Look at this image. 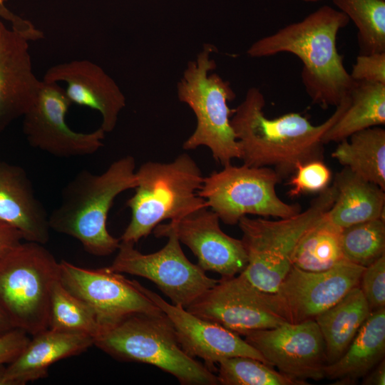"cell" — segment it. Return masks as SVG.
Instances as JSON below:
<instances>
[{"label": "cell", "mask_w": 385, "mask_h": 385, "mask_svg": "<svg viewBox=\"0 0 385 385\" xmlns=\"http://www.w3.org/2000/svg\"><path fill=\"white\" fill-rule=\"evenodd\" d=\"M349 103L348 95L319 125H313L299 113L269 118L264 112L263 93L256 87L250 88L230 118L240 146V160L248 166L271 168L281 179L293 174L299 165L322 160L323 136Z\"/></svg>", "instance_id": "obj_1"}, {"label": "cell", "mask_w": 385, "mask_h": 385, "mask_svg": "<svg viewBox=\"0 0 385 385\" xmlns=\"http://www.w3.org/2000/svg\"><path fill=\"white\" fill-rule=\"evenodd\" d=\"M349 22L344 13L324 5L302 20L258 39L247 54L252 58L280 53L296 56L303 64L302 81L312 102L324 109L337 107L355 83L337 47V34Z\"/></svg>", "instance_id": "obj_2"}, {"label": "cell", "mask_w": 385, "mask_h": 385, "mask_svg": "<svg viewBox=\"0 0 385 385\" xmlns=\"http://www.w3.org/2000/svg\"><path fill=\"white\" fill-rule=\"evenodd\" d=\"M138 184L135 160L123 157L101 174L81 170L63 189L60 204L48 215L51 230L78 240L88 253L108 256L118 250L120 240L107 229L115 198Z\"/></svg>", "instance_id": "obj_3"}, {"label": "cell", "mask_w": 385, "mask_h": 385, "mask_svg": "<svg viewBox=\"0 0 385 385\" xmlns=\"http://www.w3.org/2000/svg\"><path fill=\"white\" fill-rule=\"evenodd\" d=\"M135 173V193L126 202L131 219L120 238L122 242L135 244L165 220L177 221L208 207L198 195L204 177L187 153L170 163L146 162Z\"/></svg>", "instance_id": "obj_4"}, {"label": "cell", "mask_w": 385, "mask_h": 385, "mask_svg": "<svg viewBox=\"0 0 385 385\" xmlns=\"http://www.w3.org/2000/svg\"><path fill=\"white\" fill-rule=\"evenodd\" d=\"M93 345L117 360L156 366L183 385L219 384L217 374L183 351L163 312L128 316L101 330Z\"/></svg>", "instance_id": "obj_5"}, {"label": "cell", "mask_w": 385, "mask_h": 385, "mask_svg": "<svg viewBox=\"0 0 385 385\" xmlns=\"http://www.w3.org/2000/svg\"><path fill=\"white\" fill-rule=\"evenodd\" d=\"M217 51L205 43L195 59L188 61L177 84L179 101L187 104L196 117L194 132L184 142L185 150L207 147L213 158L223 166L240 159L241 150L230 123L234 113L228 103L235 98L230 83L213 72Z\"/></svg>", "instance_id": "obj_6"}, {"label": "cell", "mask_w": 385, "mask_h": 385, "mask_svg": "<svg viewBox=\"0 0 385 385\" xmlns=\"http://www.w3.org/2000/svg\"><path fill=\"white\" fill-rule=\"evenodd\" d=\"M335 200L332 185L319 192L303 211L279 220L250 218L238 221L247 265L241 272L257 288L274 293L292 267V256L303 234L330 209Z\"/></svg>", "instance_id": "obj_7"}, {"label": "cell", "mask_w": 385, "mask_h": 385, "mask_svg": "<svg viewBox=\"0 0 385 385\" xmlns=\"http://www.w3.org/2000/svg\"><path fill=\"white\" fill-rule=\"evenodd\" d=\"M59 262L43 244L21 242L0 261V306L30 336L49 327L51 292Z\"/></svg>", "instance_id": "obj_8"}, {"label": "cell", "mask_w": 385, "mask_h": 385, "mask_svg": "<svg viewBox=\"0 0 385 385\" xmlns=\"http://www.w3.org/2000/svg\"><path fill=\"white\" fill-rule=\"evenodd\" d=\"M204 177L198 195L224 223L235 225L249 214L286 218L302 211L277 195L281 178L271 168L228 164Z\"/></svg>", "instance_id": "obj_9"}, {"label": "cell", "mask_w": 385, "mask_h": 385, "mask_svg": "<svg viewBox=\"0 0 385 385\" xmlns=\"http://www.w3.org/2000/svg\"><path fill=\"white\" fill-rule=\"evenodd\" d=\"M153 232L157 237H168L162 249L143 254L133 243L120 241L118 254L109 267L153 282L172 304L186 308L218 280L209 277L197 264L186 257L170 222L157 225Z\"/></svg>", "instance_id": "obj_10"}, {"label": "cell", "mask_w": 385, "mask_h": 385, "mask_svg": "<svg viewBox=\"0 0 385 385\" xmlns=\"http://www.w3.org/2000/svg\"><path fill=\"white\" fill-rule=\"evenodd\" d=\"M59 279L67 290L91 307L99 332L132 314L163 312L142 291L138 281L130 280L109 267L89 269L62 260Z\"/></svg>", "instance_id": "obj_11"}, {"label": "cell", "mask_w": 385, "mask_h": 385, "mask_svg": "<svg viewBox=\"0 0 385 385\" xmlns=\"http://www.w3.org/2000/svg\"><path fill=\"white\" fill-rule=\"evenodd\" d=\"M185 309L240 336L287 322L272 293L257 288L242 273L221 277Z\"/></svg>", "instance_id": "obj_12"}, {"label": "cell", "mask_w": 385, "mask_h": 385, "mask_svg": "<svg viewBox=\"0 0 385 385\" xmlns=\"http://www.w3.org/2000/svg\"><path fill=\"white\" fill-rule=\"evenodd\" d=\"M71 104L57 83L41 81L35 101L23 115V131L31 147L69 158L95 153L103 145L106 132L101 127L90 133L68 127L66 115Z\"/></svg>", "instance_id": "obj_13"}, {"label": "cell", "mask_w": 385, "mask_h": 385, "mask_svg": "<svg viewBox=\"0 0 385 385\" xmlns=\"http://www.w3.org/2000/svg\"><path fill=\"white\" fill-rule=\"evenodd\" d=\"M364 268L346 260L319 272L292 266L272 294L287 322L314 319L359 286Z\"/></svg>", "instance_id": "obj_14"}, {"label": "cell", "mask_w": 385, "mask_h": 385, "mask_svg": "<svg viewBox=\"0 0 385 385\" xmlns=\"http://www.w3.org/2000/svg\"><path fill=\"white\" fill-rule=\"evenodd\" d=\"M243 337L260 353L267 364L302 385L308 384V379L324 378V343L314 319L285 322L248 332Z\"/></svg>", "instance_id": "obj_15"}, {"label": "cell", "mask_w": 385, "mask_h": 385, "mask_svg": "<svg viewBox=\"0 0 385 385\" xmlns=\"http://www.w3.org/2000/svg\"><path fill=\"white\" fill-rule=\"evenodd\" d=\"M140 288L169 318L183 351L191 357L204 360L212 372L217 371L219 361L232 356L252 357L267 364L260 353L238 334L202 319L182 306L167 302L142 284Z\"/></svg>", "instance_id": "obj_16"}, {"label": "cell", "mask_w": 385, "mask_h": 385, "mask_svg": "<svg viewBox=\"0 0 385 385\" xmlns=\"http://www.w3.org/2000/svg\"><path fill=\"white\" fill-rule=\"evenodd\" d=\"M214 211L204 207L170 223L179 241L190 248L203 270L231 277L245 270L247 256L242 240L225 233Z\"/></svg>", "instance_id": "obj_17"}, {"label": "cell", "mask_w": 385, "mask_h": 385, "mask_svg": "<svg viewBox=\"0 0 385 385\" xmlns=\"http://www.w3.org/2000/svg\"><path fill=\"white\" fill-rule=\"evenodd\" d=\"M43 81L63 82L71 103L98 111L101 128L109 133L114 130L125 97L115 81L98 65L88 60H73L49 68Z\"/></svg>", "instance_id": "obj_18"}, {"label": "cell", "mask_w": 385, "mask_h": 385, "mask_svg": "<svg viewBox=\"0 0 385 385\" xmlns=\"http://www.w3.org/2000/svg\"><path fill=\"white\" fill-rule=\"evenodd\" d=\"M29 41L0 20V133L29 111L40 89L41 81L33 72Z\"/></svg>", "instance_id": "obj_19"}, {"label": "cell", "mask_w": 385, "mask_h": 385, "mask_svg": "<svg viewBox=\"0 0 385 385\" xmlns=\"http://www.w3.org/2000/svg\"><path fill=\"white\" fill-rule=\"evenodd\" d=\"M0 220L16 228L28 242L46 244L50 237L48 215L36 197L26 172L0 161Z\"/></svg>", "instance_id": "obj_20"}, {"label": "cell", "mask_w": 385, "mask_h": 385, "mask_svg": "<svg viewBox=\"0 0 385 385\" xmlns=\"http://www.w3.org/2000/svg\"><path fill=\"white\" fill-rule=\"evenodd\" d=\"M93 345V339L83 334L48 329L34 335L19 355L6 366L8 385H24L46 377L52 364L80 354Z\"/></svg>", "instance_id": "obj_21"}, {"label": "cell", "mask_w": 385, "mask_h": 385, "mask_svg": "<svg viewBox=\"0 0 385 385\" xmlns=\"http://www.w3.org/2000/svg\"><path fill=\"white\" fill-rule=\"evenodd\" d=\"M385 354V308L372 312L339 359L326 364L324 378L352 384L363 378Z\"/></svg>", "instance_id": "obj_22"}, {"label": "cell", "mask_w": 385, "mask_h": 385, "mask_svg": "<svg viewBox=\"0 0 385 385\" xmlns=\"http://www.w3.org/2000/svg\"><path fill=\"white\" fill-rule=\"evenodd\" d=\"M335 200L327 215L342 228L384 217L385 192L379 185L356 175L346 167L333 182Z\"/></svg>", "instance_id": "obj_23"}, {"label": "cell", "mask_w": 385, "mask_h": 385, "mask_svg": "<svg viewBox=\"0 0 385 385\" xmlns=\"http://www.w3.org/2000/svg\"><path fill=\"white\" fill-rule=\"evenodd\" d=\"M371 313L356 286L314 318L324 340L327 364L340 358Z\"/></svg>", "instance_id": "obj_24"}, {"label": "cell", "mask_w": 385, "mask_h": 385, "mask_svg": "<svg viewBox=\"0 0 385 385\" xmlns=\"http://www.w3.org/2000/svg\"><path fill=\"white\" fill-rule=\"evenodd\" d=\"M349 96L348 106L324 135V144L385 124V84L355 81Z\"/></svg>", "instance_id": "obj_25"}, {"label": "cell", "mask_w": 385, "mask_h": 385, "mask_svg": "<svg viewBox=\"0 0 385 385\" xmlns=\"http://www.w3.org/2000/svg\"><path fill=\"white\" fill-rule=\"evenodd\" d=\"M349 138L339 142L332 157L385 190V130L371 127L352 134Z\"/></svg>", "instance_id": "obj_26"}, {"label": "cell", "mask_w": 385, "mask_h": 385, "mask_svg": "<svg viewBox=\"0 0 385 385\" xmlns=\"http://www.w3.org/2000/svg\"><path fill=\"white\" fill-rule=\"evenodd\" d=\"M327 212L299 239L292 256V266L319 272L345 260L342 249L343 228L332 222Z\"/></svg>", "instance_id": "obj_27"}, {"label": "cell", "mask_w": 385, "mask_h": 385, "mask_svg": "<svg viewBox=\"0 0 385 385\" xmlns=\"http://www.w3.org/2000/svg\"><path fill=\"white\" fill-rule=\"evenodd\" d=\"M357 28L359 54L385 52V0H332Z\"/></svg>", "instance_id": "obj_28"}, {"label": "cell", "mask_w": 385, "mask_h": 385, "mask_svg": "<svg viewBox=\"0 0 385 385\" xmlns=\"http://www.w3.org/2000/svg\"><path fill=\"white\" fill-rule=\"evenodd\" d=\"M48 329L94 339L100 327L91 307L67 290L58 279L51 292Z\"/></svg>", "instance_id": "obj_29"}, {"label": "cell", "mask_w": 385, "mask_h": 385, "mask_svg": "<svg viewBox=\"0 0 385 385\" xmlns=\"http://www.w3.org/2000/svg\"><path fill=\"white\" fill-rule=\"evenodd\" d=\"M342 249L345 260L364 267L384 255V217L343 228Z\"/></svg>", "instance_id": "obj_30"}, {"label": "cell", "mask_w": 385, "mask_h": 385, "mask_svg": "<svg viewBox=\"0 0 385 385\" xmlns=\"http://www.w3.org/2000/svg\"><path fill=\"white\" fill-rule=\"evenodd\" d=\"M219 384L222 385H302L272 366L252 357L232 356L216 365Z\"/></svg>", "instance_id": "obj_31"}, {"label": "cell", "mask_w": 385, "mask_h": 385, "mask_svg": "<svg viewBox=\"0 0 385 385\" xmlns=\"http://www.w3.org/2000/svg\"><path fill=\"white\" fill-rule=\"evenodd\" d=\"M289 181L290 196L320 192L329 186L332 172L322 160H312L299 165Z\"/></svg>", "instance_id": "obj_32"}, {"label": "cell", "mask_w": 385, "mask_h": 385, "mask_svg": "<svg viewBox=\"0 0 385 385\" xmlns=\"http://www.w3.org/2000/svg\"><path fill=\"white\" fill-rule=\"evenodd\" d=\"M359 287L371 312L385 308V255L364 268Z\"/></svg>", "instance_id": "obj_33"}, {"label": "cell", "mask_w": 385, "mask_h": 385, "mask_svg": "<svg viewBox=\"0 0 385 385\" xmlns=\"http://www.w3.org/2000/svg\"><path fill=\"white\" fill-rule=\"evenodd\" d=\"M349 73L354 81L385 84V52L359 54Z\"/></svg>", "instance_id": "obj_34"}, {"label": "cell", "mask_w": 385, "mask_h": 385, "mask_svg": "<svg viewBox=\"0 0 385 385\" xmlns=\"http://www.w3.org/2000/svg\"><path fill=\"white\" fill-rule=\"evenodd\" d=\"M24 331L14 329L0 337V364H9L24 350L30 338Z\"/></svg>", "instance_id": "obj_35"}, {"label": "cell", "mask_w": 385, "mask_h": 385, "mask_svg": "<svg viewBox=\"0 0 385 385\" xmlns=\"http://www.w3.org/2000/svg\"><path fill=\"white\" fill-rule=\"evenodd\" d=\"M23 240L14 227L0 220V261L16 248Z\"/></svg>", "instance_id": "obj_36"}, {"label": "cell", "mask_w": 385, "mask_h": 385, "mask_svg": "<svg viewBox=\"0 0 385 385\" xmlns=\"http://www.w3.org/2000/svg\"><path fill=\"white\" fill-rule=\"evenodd\" d=\"M362 384L384 385L385 384V360L383 359L364 377Z\"/></svg>", "instance_id": "obj_37"}, {"label": "cell", "mask_w": 385, "mask_h": 385, "mask_svg": "<svg viewBox=\"0 0 385 385\" xmlns=\"http://www.w3.org/2000/svg\"><path fill=\"white\" fill-rule=\"evenodd\" d=\"M14 329L16 328L0 306V337Z\"/></svg>", "instance_id": "obj_38"}, {"label": "cell", "mask_w": 385, "mask_h": 385, "mask_svg": "<svg viewBox=\"0 0 385 385\" xmlns=\"http://www.w3.org/2000/svg\"><path fill=\"white\" fill-rule=\"evenodd\" d=\"M6 366L0 364V385H8L6 378Z\"/></svg>", "instance_id": "obj_39"}, {"label": "cell", "mask_w": 385, "mask_h": 385, "mask_svg": "<svg viewBox=\"0 0 385 385\" xmlns=\"http://www.w3.org/2000/svg\"><path fill=\"white\" fill-rule=\"evenodd\" d=\"M301 1H303L307 2V3H317V2L322 1H324V0H301Z\"/></svg>", "instance_id": "obj_40"}, {"label": "cell", "mask_w": 385, "mask_h": 385, "mask_svg": "<svg viewBox=\"0 0 385 385\" xmlns=\"http://www.w3.org/2000/svg\"><path fill=\"white\" fill-rule=\"evenodd\" d=\"M5 8L4 5V1L0 0V12Z\"/></svg>", "instance_id": "obj_41"}]
</instances>
